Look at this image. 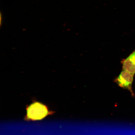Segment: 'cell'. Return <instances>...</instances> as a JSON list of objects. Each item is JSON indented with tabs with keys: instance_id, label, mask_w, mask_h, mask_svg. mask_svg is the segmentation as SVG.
<instances>
[{
	"instance_id": "obj_1",
	"label": "cell",
	"mask_w": 135,
	"mask_h": 135,
	"mask_svg": "<svg viewBox=\"0 0 135 135\" xmlns=\"http://www.w3.org/2000/svg\"><path fill=\"white\" fill-rule=\"evenodd\" d=\"M26 111L25 119L30 121L41 120L53 113L49 110L46 105L38 102H34L28 106Z\"/></svg>"
},
{
	"instance_id": "obj_2",
	"label": "cell",
	"mask_w": 135,
	"mask_h": 135,
	"mask_svg": "<svg viewBox=\"0 0 135 135\" xmlns=\"http://www.w3.org/2000/svg\"><path fill=\"white\" fill-rule=\"evenodd\" d=\"M134 75L129 73L123 70L118 76L115 80V82L120 87L128 89L134 95L132 89V85Z\"/></svg>"
},
{
	"instance_id": "obj_3",
	"label": "cell",
	"mask_w": 135,
	"mask_h": 135,
	"mask_svg": "<svg viewBox=\"0 0 135 135\" xmlns=\"http://www.w3.org/2000/svg\"><path fill=\"white\" fill-rule=\"evenodd\" d=\"M122 64L123 70L133 75L135 74V50L126 58L123 60Z\"/></svg>"
}]
</instances>
